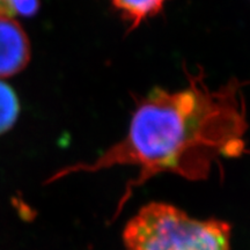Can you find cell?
Wrapping results in <instances>:
<instances>
[{"mask_svg":"<svg viewBox=\"0 0 250 250\" xmlns=\"http://www.w3.org/2000/svg\"><path fill=\"white\" fill-rule=\"evenodd\" d=\"M124 250H230V226L198 220L165 203H151L131 219L123 233Z\"/></svg>","mask_w":250,"mask_h":250,"instance_id":"cell-2","label":"cell"},{"mask_svg":"<svg viewBox=\"0 0 250 250\" xmlns=\"http://www.w3.org/2000/svg\"><path fill=\"white\" fill-rule=\"evenodd\" d=\"M30 56L29 39L22 26L13 18L0 15V78L20 73Z\"/></svg>","mask_w":250,"mask_h":250,"instance_id":"cell-3","label":"cell"},{"mask_svg":"<svg viewBox=\"0 0 250 250\" xmlns=\"http://www.w3.org/2000/svg\"><path fill=\"white\" fill-rule=\"evenodd\" d=\"M187 85L169 90L154 87L140 98L123 139L94 162H80L57 171L49 182L76 173H95L115 166H133L136 179L126 184L120 213L136 188L161 173L187 180L210 176L221 159L240 158L247 149L246 83L233 78L212 88L203 68L186 71Z\"/></svg>","mask_w":250,"mask_h":250,"instance_id":"cell-1","label":"cell"},{"mask_svg":"<svg viewBox=\"0 0 250 250\" xmlns=\"http://www.w3.org/2000/svg\"><path fill=\"white\" fill-rule=\"evenodd\" d=\"M129 27V31L137 29L148 19L160 14L168 0H109Z\"/></svg>","mask_w":250,"mask_h":250,"instance_id":"cell-4","label":"cell"},{"mask_svg":"<svg viewBox=\"0 0 250 250\" xmlns=\"http://www.w3.org/2000/svg\"><path fill=\"white\" fill-rule=\"evenodd\" d=\"M20 114V102L14 89L0 80V134L13 127Z\"/></svg>","mask_w":250,"mask_h":250,"instance_id":"cell-5","label":"cell"}]
</instances>
